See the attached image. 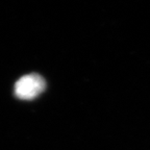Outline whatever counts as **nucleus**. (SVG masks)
<instances>
[{
	"instance_id": "nucleus-1",
	"label": "nucleus",
	"mask_w": 150,
	"mask_h": 150,
	"mask_svg": "<svg viewBox=\"0 0 150 150\" xmlns=\"http://www.w3.org/2000/svg\"><path fill=\"white\" fill-rule=\"evenodd\" d=\"M46 82L41 75L37 73L22 76L15 84V95L19 99L31 100L39 96L45 90Z\"/></svg>"
}]
</instances>
